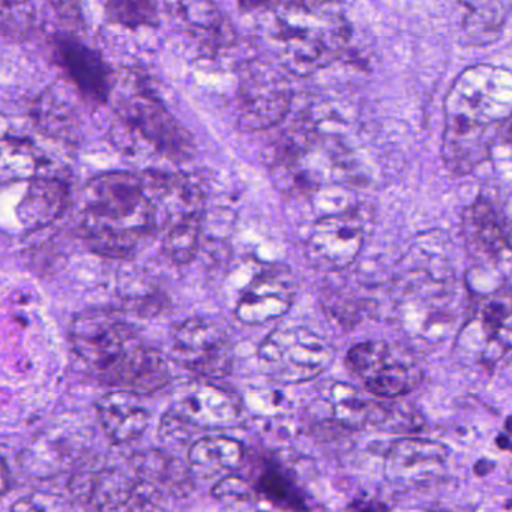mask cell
<instances>
[{"mask_svg":"<svg viewBox=\"0 0 512 512\" xmlns=\"http://www.w3.org/2000/svg\"><path fill=\"white\" fill-rule=\"evenodd\" d=\"M442 157L466 175L484 163L512 122V71L476 64L458 74L443 104Z\"/></svg>","mask_w":512,"mask_h":512,"instance_id":"cell-1","label":"cell"},{"mask_svg":"<svg viewBox=\"0 0 512 512\" xmlns=\"http://www.w3.org/2000/svg\"><path fill=\"white\" fill-rule=\"evenodd\" d=\"M70 338L77 361L101 385L143 395L160 391L170 382L164 356L113 311L77 314Z\"/></svg>","mask_w":512,"mask_h":512,"instance_id":"cell-2","label":"cell"},{"mask_svg":"<svg viewBox=\"0 0 512 512\" xmlns=\"http://www.w3.org/2000/svg\"><path fill=\"white\" fill-rule=\"evenodd\" d=\"M158 233L145 175L110 172L95 176L83 193L82 236L89 250L127 259L145 236Z\"/></svg>","mask_w":512,"mask_h":512,"instance_id":"cell-3","label":"cell"},{"mask_svg":"<svg viewBox=\"0 0 512 512\" xmlns=\"http://www.w3.org/2000/svg\"><path fill=\"white\" fill-rule=\"evenodd\" d=\"M275 40L289 70L314 73L338 58L350 40V28L340 2L313 7L283 8Z\"/></svg>","mask_w":512,"mask_h":512,"instance_id":"cell-4","label":"cell"},{"mask_svg":"<svg viewBox=\"0 0 512 512\" xmlns=\"http://www.w3.org/2000/svg\"><path fill=\"white\" fill-rule=\"evenodd\" d=\"M124 88L113 95V112L119 124L133 134H139L152 148L170 160H190L196 152L191 134L179 124L163 101L155 95L143 73L128 70Z\"/></svg>","mask_w":512,"mask_h":512,"instance_id":"cell-5","label":"cell"},{"mask_svg":"<svg viewBox=\"0 0 512 512\" xmlns=\"http://www.w3.org/2000/svg\"><path fill=\"white\" fill-rule=\"evenodd\" d=\"M334 356L332 344L304 326L274 329L259 347L263 371L286 385L316 379L328 370Z\"/></svg>","mask_w":512,"mask_h":512,"instance_id":"cell-6","label":"cell"},{"mask_svg":"<svg viewBox=\"0 0 512 512\" xmlns=\"http://www.w3.org/2000/svg\"><path fill=\"white\" fill-rule=\"evenodd\" d=\"M346 367L379 398H397L412 392L422 382V370L403 347L385 341H367L353 346Z\"/></svg>","mask_w":512,"mask_h":512,"instance_id":"cell-7","label":"cell"},{"mask_svg":"<svg viewBox=\"0 0 512 512\" xmlns=\"http://www.w3.org/2000/svg\"><path fill=\"white\" fill-rule=\"evenodd\" d=\"M173 358L199 379L217 380L232 370L229 337L211 320L187 319L173 329Z\"/></svg>","mask_w":512,"mask_h":512,"instance_id":"cell-8","label":"cell"},{"mask_svg":"<svg viewBox=\"0 0 512 512\" xmlns=\"http://www.w3.org/2000/svg\"><path fill=\"white\" fill-rule=\"evenodd\" d=\"M365 244V226L355 211L325 215L311 227L305 242V257L320 272L349 268Z\"/></svg>","mask_w":512,"mask_h":512,"instance_id":"cell-9","label":"cell"},{"mask_svg":"<svg viewBox=\"0 0 512 512\" xmlns=\"http://www.w3.org/2000/svg\"><path fill=\"white\" fill-rule=\"evenodd\" d=\"M53 56L76 91L92 104L112 100L116 76L98 50L73 34H58L52 40Z\"/></svg>","mask_w":512,"mask_h":512,"instance_id":"cell-10","label":"cell"},{"mask_svg":"<svg viewBox=\"0 0 512 512\" xmlns=\"http://www.w3.org/2000/svg\"><path fill=\"white\" fill-rule=\"evenodd\" d=\"M448 455V448L434 440H395L386 452V479L404 490L424 487L443 475Z\"/></svg>","mask_w":512,"mask_h":512,"instance_id":"cell-11","label":"cell"},{"mask_svg":"<svg viewBox=\"0 0 512 512\" xmlns=\"http://www.w3.org/2000/svg\"><path fill=\"white\" fill-rule=\"evenodd\" d=\"M296 284L292 271L274 265L253 278L242 292L235 307V316L244 325H262L280 319L295 302Z\"/></svg>","mask_w":512,"mask_h":512,"instance_id":"cell-12","label":"cell"},{"mask_svg":"<svg viewBox=\"0 0 512 512\" xmlns=\"http://www.w3.org/2000/svg\"><path fill=\"white\" fill-rule=\"evenodd\" d=\"M188 389L181 400L170 409L194 433L235 425L241 419L242 400L235 391L202 379Z\"/></svg>","mask_w":512,"mask_h":512,"instance_id":"cell-13","label":"cell"},{"mask_svg":"<svg viewBox=\"0 0 512 512\" xmlns=\"http://www.w3.org/2000/svg\"><path fill=\"white\" fill-rule=\"evenodd\" d=\"M463 233L476 259L490 265L512 260L511 232L490 200H476L464 212Z\"/></svg>","mask_w":512,"mask_h":512,"instance_id":"cell-14","label":"cell"},{"mask_svg":"<svg viewBox=\"0 0 512 512\" xmlns=\"http://www.w3.org/2000/svg\"><path fill=\"white\" fill-rule=\"evenodd\" d=\"M164 7L182 31L199 41L205 50L215 53L235 41L232 25L214 0H164Z\"/></svg>","mask_w":512,"mask_h":512,"instance_id":"cell-15","label":"cell"},{"mask_svg":"<svg viewBox=\"0 0 512 512\" xmlns=\"http://www.w3.org/2000/svg\"><path fill=\"white\" fill-rule=\"evenodd\" d=\"M98 421L115 445H127L140 439L148 430L151 412L136 392L116 389L95 403Z\"/></svg>","mask_w":512,"mask_h":512,"instance_id":"cell-16","label":"cell"},{"mask_svg":"<svg viewBox=\"0 0 512 512\" xmlns=\"http://www.w3.org/2000/svg\"><path fill=\"white\" fill-rule=\"evenodd\" d=\"M466 326L478 331L481 361L494 364L512 349V296L500 292L487 296Z\"/></svg>","mask_w":512,"mask_h":512,"instance_id":"cell-17","label":"cell"},{"mask_svg":"<svg viewBox=\"0 0 512 512\" xmlns=\"http://www.w3.org/2000/svg\"><path fill=\"white\" fill-rule=\"evenodd\" d=\"M131 464L140 481L161 502L164 494L181 499L193 488V472L178 458L158 449L136 452L131 455Z\"/></svg>","mask_w":512,"mask_h":512,"instance_id":"cell-18","label":"cell"},{"mask_svg":"<svg viewBox=\"0 0 512 512\" xmlns=\"http://www.w3.org/2000/svg\"><path fill=\"white\" fill-rule=\"evenodd\" d=\"M290 92L266 79L251 76L244 82L239 95V115L248 130H268L286 119Z\"/></svg>","mask_w":512,"mask_h":512,"instance_id":"cell-19","label":"cell"},{"mask_svg":"<svg viewBox=\"0 0 512 512\" xmlns=\"http://www.w3.org/2000/svg\"><path fill=\"white\" fill-rule=\"evenodd\" d=\"M70 194V185L61 178L38 176L32 179L17 208L20 224L32 232L44 229L64 214Z\"/></svg>","mask_w":512,"mask_h":512,"instance_id":"cell-20","label":"cell"},{"mask_svg":"<svg viewBox=\"0 0 512 512\" xmlns=\"http://www.w3.org/2000/svg\"><path fill=\"white\" fill-rule=\"evenodd\" d=\"M461 35L469 46H490L512 14V0H458Z\"/></svg>","mask_w":512,"mask_h":512,"instance_id":"cell-21","label":"cell"},{"mask_svg":"<svg viewBox=\"0 0 512 512\" xmlns=\"http://www.w3.org/2000/svg\"><path fill=\"white\" fill-rule=\"evenodd\" d=\"M245 448L239 440L226 436H205L188 452V466L196 478L221 479L241 467Z\"/></svg>","mask_w":512,"mask_h":512,"instance_id":"cell-22","label":"cell"},{"mask_svg":"<svg viewBox=\"0 0 512 512\" xmlns=\"http://www.w3.org/2000/svg\"><path fill=\"white\" fill-rule=\"evenodd\" d=\"M203 218L205 214H194L176 221L164 230L163 250L176 265H187L200 250Z\"/></svg>","mask_w":512,"mask_h":512,"instance_id":"cell-23","label":"cell"},{"mask_svg":"<svg viewBox=\"0 0 512 512\" xmlns=\"http://www.w3.org/2000/svg\"><path fill=\"white\" fill-rule=\"evenodd\" d=\"M254 485L259 496H262L266 502L272 503L275 508L307 509L295 482L278 464H268L263 467Z\"/></svg>","mask_w":512,"mask_h":512,"instance_id":"cell-24","label":"cell"},{"mask_svg":"<svg viewBox=\"0 0 512 512\" xmlns=\"http://www.w3.org/2000/svg\"><path fill=\"white\" fill-rule=\"evenodd\" d=\"M74 106L61 100V92L49 89L35 106V121L47 136L71 137L76 130Z\"/></svg>","mask_w":512,"mask_h":512,"instance_id":"cell-25","label":"cell"},{"mask_svg":"<svg viewBox=\"0 0 512 512\" xmlns=\"http://www.w3.org/2000/svg\"><path fill=\"white\" fill-rule=\"evenodd\" d=\"M107 19L128 29L155 28L160 23L157 0H104Z\"/></svg>","mask_w":512,"mask_h":512,"instance_id":"cell-26","label":"cell"},{"mask_svg":"<svg viewBox=\"0 0 512 512\" xmlns=\"http://www.w3.org/2000/svg\"><path fill=\"white\" fill-rule=\"evenodd\" d=\"M212 496L218 502L226 503L227 506L241 508V506L256 502L259 493H257L256 485L251 484L242 476L232 473V475L218 479L217 484L212 488Z\"/></svg>","mask_w":512,"mask_h":512,"instance_id":"cell-27","label":"cell"},{"mask_svg":"<svg viewBox=\"0 0 512 512\" xmlns=\"http://www.w3.org/2000/svg\"><path fill=\"white\" fill-rule=\"evenodd\" d=\"M32 0H2L4 37H25L34 29Z\"/></svg>","mask_w":512,"mask_h":512,"instance_id":"cell-28","label":"cell"}]
</instances>
